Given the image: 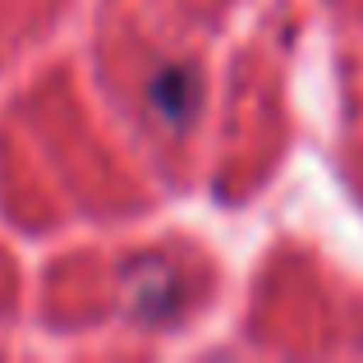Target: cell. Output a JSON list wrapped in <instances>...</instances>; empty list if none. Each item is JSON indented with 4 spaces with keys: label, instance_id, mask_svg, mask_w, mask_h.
Segmentation results:
<instances>
[{
    "label": "cell",
    "instance_id": "cell-1",
    "mask_svg": "<svg viewBox=\"0 0 363 363\" xmlns=\"http://www.w3.org/2000/svg\"><path fill=\"white\" fill-rule=\"evenodd\" d=\"M147 97H152V106H157V116H166L170 124H184L194 116L198 83H194V74H189L184 65H170V69H161L157 79H152Z\"/></svg>",
    "mask_w": 363,
    "mask_h": 363
}]
</instances>
